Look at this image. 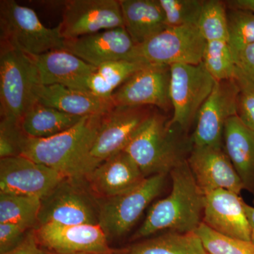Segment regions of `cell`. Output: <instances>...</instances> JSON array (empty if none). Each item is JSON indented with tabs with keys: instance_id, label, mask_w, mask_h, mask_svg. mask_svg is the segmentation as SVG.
I'll use <instances>...</instances> for the list:
<instances>
[{
	"instance_id": "1",
	"label": "cell",
	"mask_w": 254,
	"mask_h": 254,
	"mask_svg": "<svg viewBox=\"0 0 254 254\" xmlns=\"http://www.w3.org/2000/svg\"><path fill=\"white\" fill-rule=\"evenodd\" d=\"M170 174V194L152 205L132 240L146 238L165 230L180 233L195 232L203 222L205 194L197 185L187 159Z\"/></svg>"
},
{
	"instance_id": "2",
	"label": "cell",
	"mask_w": 254,
	"mask_h": 254,
	"mask_svg": "<svg viewBox=\"0 0 254 254\" xmlns=\"http://www.w3.org/2000/svg\"><path fill=\"white\" fill-rule=\"evenodd\" d=\"M104 115L84 117L69 129L50 138L24 137L20 155L54 169L67 178H85L90 152Z\"/></svg>"
},
{
	"instance_id": "3",
	"label": "cell",
	"mask_w": 254,
	"mask_h": 254,
	"mask_svg": "<svg viewBox=\"0 0 254 254\" xmlns=\"http://www.w3.org/2000/svg\"><path fill=\"white\" fill-rule=\"evenodd\" d=\"M170 120L155 111L124 150L145 177L167 175L187 159L186 145L179 136V132L185 131Z\"/></svg>"
},
{
	"instance_id": "4",
	"label": "cell",
	"mask_w": 254,
	"mask_h": 254,
	"mask_svg": "<svg viewBox=\"0 0 254 254\" xmlns=\"http://www.w3.org/2000/svg\"><path fill=\"white\" fill-rule=\"evenodd\" d=\"M0 114L19 125L35 100L40 84L34 58L0 43Z\"/></svg>"
},
{
	"instance_id": "5",
	"label": "cell",
	"mask_w": 254,
	"mask_h": 254,
	"mask_svg": "<svg viewBox=\"0 0 254 254\" xmlns=\"http://www.w3.org/2000/svg\"><path fill=\"white\" fill-rule=\"evenodd\" d=\"M1 43L31 57L64 49V41L57 26L46 27L34 10L13 0L0 1Z\"/></svg>"
},
{
	"instance_id": "6",
	"label": "cell",
	"mask_w": 254,
	"mask_h": 254,
	"mask_svg": "<svg viewBox=\"0 0 254 254\" xmlns=\"http://www.w3.org/2000/svg\"><path fill=\"white\" fill-rule=\"evenodd\" d=\"M206 43L197 26L168 27L144 43L136 45L128 60L162 66L198 64Z\"/></svg>"
},
{
	"instance_id": "7",
	"label": "cell",
	"mask_w": 254,
	"mask_h": 254,
	"mask_svg": "<svg viewBox=\"0 0 254 254\" xmlns=\"http://www.w3.org/2000/svg\"><path fill=\"white\" fill-rule=\"evenodd\" d=\"M166 175L158 174L146 177L126 193L100 200L98 224L107 237L120 238L131 230L145 209L161 193Z\"/></svg>"
},
{
	"instance_id": "8",
	"label": "cell",
	"mask_w": 254,
	"mask_h": 254,
	"mask_svg": "<svg viewBox=\"0 0 254 254\" xmlns=\"http://www.w3.org/2000/svg\"><path fill=\"white\" fill-rule=\"evenodd\" d=\"M216 81L203 64L170 66V97L173 118L170 121L186 131L197 118Z\"/></svg>"
},
{
	"instance_id": "9",
	"label": "cell",
	"mask_w": 254,
	"mask_h": 254,
	"mask_svg": "<svg viewBox=\"0 0 254 254\" xmlns=\"http://www.w3.org/2000/svg\"><path fill=\"white\" fill-rule=\"evenodd\" d=\"M155 111L152 106L115 107L105 113L90 152L87 175L107 159L123 151Z\"/></svg>"
},
{
	"instance_id": "10",
	"label": "cell",
	"mask_w": 254,
	"mask_h": 254,
	"mask_svg": "<svg viewBox=\"0 0 254 254\" xmlns=\"http://www.w3.org/2000/svg\"><path fill=\"white\" fill-rule=\"evenodd\" d=\"M240 90L233 80L216 81L196 118L193 146L223 148L225 124L237 115Z\"/></svg>"
},
{
	"instance_id": "11",
	"label": "cell",
	"mask_w": 254,
	"mask_h": 254,
	"mask_svg": "<svg viewBox=\"0 0 254 254\" xmlns=\"http://www.w3.org/2000/svg\"><path fill=\"white\" fill-rule=\"evenodd\" d=\"M66 178L41 200L39 225L98 224V205L76 181Z\"/></svg>"
},
{
	"instance_id": "12",
	"label": "cell",
	"mask_w": 254,
	"mask_h": 254,
	"mask_svg": "<svg viewBox=\"0 0 254 254\" xmlns=\"http://www.w3.org/2000/svg\"><path fill=\"white\" fill-rule=\"evenodd\" d=\"M64 40L125 27L118 0H70L65 2L63 19L58 25Z\"/></svg>"
},
{
	"instance_id": "13",
	"label": "cell",
	"mask_w": 254,
	"mask_h": 254,
	"mask_svg": "<svg viewBox=\"0 0 254 254\" xmlns=\"http://www.w3.org/2000/svg\"><path fill=\"white\" fill-rule=\"evenodd\" d=\"M66 178L54 169L22 155L0 160V193L42 200Z\"/></svg>"
},
{
	"instance_id": "14",
	"label": "cell",
	"mask_w": 254,
	"mask_h": 254,
	"mask_svg": "<svg viewBox=\"0 0 254 254\" xmlns=\"http://www.w3.org/2000/svg\"><path fill=\"white\" fill-rule=\"evenodd\" d=\"M170 66L145 65L112 95L115 107L152 106L167 112L170 97Z\"/></svg>"
},
{
	"instance_id": "15",
	"label": "cell",
	"mask_w": 254,
	"mask_h": 254,
	"mask_svg": "<svg viewBox=\"0 0 254 254\" xmlns=\"http://www.w3.org/2000/svg\"><path fill=\"white\" fill-rule=\"evenodd\" d=\"M35 232L39 245L52 253L112 254L108 237L99 224H45L37 227Z\"/></svg>"
},
{
	"instance_id": "16",
	"label": "cell",
	"mask_w": 254,
	"mask_h": 254,
	"mask_svg": "<svg viewBox=\"0 0 254 254\" xmlns=\"http://www.w3.org/2000/svg\"><path fill=\"white\" fill-rule=\"evenodd\" d=\"M187 162L197 185L204 194L218 190L240 194L243 184L223 148L192 145Z\"/></svg>"
},
{
	"instance_id": "17",
	"label": "cell",
	"mask_w": 254,
	"mask_h": 254,
	"mask_svg": "<svg viewBox=\"0 0 254 254\" xmlns=\"http://www.w3.org/2000/svg\"><path fill=\"white\" fill-rule=\"evenodd\" d=\"M135 46L125 27L105 30L64 41V50L94 66L128 60Z\"/></svg>"
},
{
	"instance_id": "18",
	"label": "cell",
	"mask_w": 254,
	"mask_h": 254,
	"mask_svg": "<svg viewBox=\"0 0 254 254\" xmlns=\"http://www.w3.org/2000/svg\"><path fill=\"white\" fill-rule=\"evenodd\" d=\"M203 222L222 235L251 241L245 200L232 190H218L205 195Z\"/></svg>"
},
{
	"instance_id": "19",
	"label": "cell",
	"mask_w": 254,
	"mask_h": 254,
	"mask_svg": "<svg viewBox=\"0 0 254 254\" xmlns=\"http://www.w3.org/2000/svg\"><path fill=\"white\" fill-rule=\"evenodd\" d=\"M145 178L141 169L124 150L105 160L85 177L92 193L99 200L126 193Z\"/></svg>"
},
{
	"instance_id": "20",
	"label": "cell",
	"mask_w": 254,
	"mask_h": 254,
	"mask_svg": "<svg viewBox=\"0 0 254 254\" xmlns=\"http://www.w3.org/2000/svg\"><path fill=\"white\" fill-rule=\"evenodd\" d=\"M33 58L40 85H61L89 92L88 81L96 66L64 49L52 50Z\"/></svg>"
},
{
	"instance_id": "21",
	"label": "cell",
	"mask_w": 254,
	"mask_h": 254,
	"mask_svg": "<svg viewBox=\"0 0 254 254\" xmlns=\"http://www.w3.org/2000/svg\"><path fill=\"white\" fill-rule=\"evenodd\" d=\"M35 100L40 104L80 118L103 115L115 108L112 99L61 85H38Z\"/></svg>"
},
{
	"instance_id": "22",
	"label": "cell",
	"mask_w": 254,
	"mask_h": 254,
	"mask_svg": "<svg viewBox=\"0 0 254 254\" xmlns=\"http://www.w3.org/2000/svg\"><path fill=\"white\" fill-rule=\"evenodd\" d=\"M223 149L244 189L254 195V131L245 126L237 115L225 124Z\"/></svg>"
},
{
	"instance_id": "23",
	"label": "cell",
	"mask_w": 254,
	"mask_h": 254,
	"mask_svg": "<svg viewBox=\"0 0 254 254\" xmlns=\"http://www.w3.org/2000/svg\"><path fill=\"white\" fill-rule=\"evenodd\" d=\"M124 26L139 45L168 28L158 0H120Z\"/></svg>"
},
{
	"instance_id": "24",
	"label": "cell",
	"mask_w": 254,
	"mask_h": 254,
	"mask_svg": "<svg viewBox=\"0 0 254 254\" xmlns=\"http://www.w3.org/2000/svg\"><path fill=\"white\" fill-rule=\"evenodd\" d=\"M82 118L35 102L23 115L19 127L26 138H46L69 129Z\"/></svg>"
},
{
	"instance_id": "25",
	"label": "cell",
	"mask_w": 254,
	"mask_h": 254,
	"mask_svg": "<svg viewBox=\"0 0 254 254\" xmlns=\"http://www.w3.org/2000/svg\"><path fill=\"white\" fill-rule=\"evenodd\" d=\"M127 254H208L195 232L168 231L138 242Z\"/></svg>"
},
{
	"instance_id": "26",
	"label": "cell",
	"mask_w": 254,
	"mask_h": 254,
	"mask_svg": "<svg viewBox=\"0 0 254 254\" xmlns=\"http://www.w3.org/2000/svg\"><path fill=\"white\" fill-rule=\"evenodd\" d=\"M145 65L148 64L140 62L120 60L96 66L88 81V91L100 98L111 99L115 91Z\"/></svg>"
},
{
	"instance_id": "27",
	"label": "cell",
	"mask_w": 254,
	"mask_h": 254,
	"mask_svg": "<svg viewBox=\"0 0 254 254\" xmlns=\"http://www.w3.org/2000/svg\"><path fill=\"white\" fill-rule=\"evenodd\" d=\"M41 199L27 195L0 193V223L19 225L27 230L39 225Z\"/></svg>"
},
{
	"instance_id": "28",
	"label": "cell",
	"mask_w": 254,
	"mask_h": 254,
	"mask_svg": "<svg viewBox=\"0 0 254 254\" xmlns=\"http://www.w3.org/2000/svg\"><path fill=\"white\" fill-rule=\"evenodd\" d=\"M227 12L225 1H203L197 27L206 42L228 41Z\"/></svg>"
},
{
	"instance_id": "29",
	"label": "cell",
	"mask_w": 254,
	"mask_h": 254,
	"mask_svg": "<svg viewBox=\"0 0 254 254\" xmlns=\"http://www.w3.org/2000/svg\"><path fill=\"white\" fill-rule=\"evenodd\" d=\"M202 63L216 81L233 78L235 59L227 41L207 42Z\"/></svg>"
},
{
	"instance_id": "30",
	"label": "cell",
	"mask_w": 254,
	"mask_h": 254,
	"mask_svg": "<svg viewBox=\"0 0 254 254\" xmlns=\"http://www.w3.org/2000/svg\"><path fill=\"white\" fill-rule=\"evenodd\" d=\"M208 254H254V244L235 237L226 236L202 222L195 230Z\"/></svg>"
},
{
	"instance_id": "31",
	"label": "cell",
	"mask_w": 254,
	"mask_h": 254,
	"mask_svg": "<svg viewBox=\"0 0 254 254\" xmlns=\"http://www.w3.org/2000/svg\"><path fill=\"white\" fill-rule=\"evenodd\" d=\"M228 43L232 53L254 44V13L227 8Z\"/></svg>"
},
{
	"instance_id": "32",
	"label": "cell",
	"mask_w": 254,
	"mask_h": 254,
	"mask_svg": "<svg viewBox=\"0 0 254 254\" xmlns=\"http://www.w3.org/2000/svg\"><path fill=\"white\" fill-rule=\"evenodd\" d=\"M203 1L200 0H158L168 27L197 26Z\"/></svg>"
},
{
	"instance_id": "33",
	"label": "cell",
	"mask_w": 254,
	"mask_h": 254,
	"mask_svg": "<svg viewBox=\"0 0 254 254\" xmlns=\"http://www.w3.org/2000/svg\"><path fill=\"white\" fill-rule=\"evenodd\" d=\"M233 80L240 91L254 93V44L234 54Z\"/></svg>"
},
{
	"instance_id": "34",
	"label": "cell",
	"mask_w": 254,
	"mask_h": 254,
	"mask_svg": "<svg viewBox=\"0 0 254 254\" xmlns=\"http://www.w3.org/2000/svg\"><path fill=\"white\" fill-rule=\"evenodd\" d=\"M19 125L8 120L0 123V157L1 159L20 155V145L24 138Z\"/></svg>"
},
{
	"instance_id": "35",
	"label": "cell",
	"mask_w": 254,
	"mask_h": 254,
	"mask_svg": "<svg viewBox=\"0 0 254 254\" xmlns=\"http://www.w3.org/2000/svg\"><path fill=\"white\" fill-rule=\"evenodd\" d=\"M29 230L11 223H0V254L12 250L24 239Z\"/></svg>"
},
{
	"instance_id": "36",
	"label": "cell",
	"mask_w": 254,
	"mask_h": 254,
	"mask_svg": "<svg viewBox=\"0 0 254 254\" xmlns=\"http://www.w3.org/2000/svg\"><path fill=\"white\" fill-rule=\"evenodd\" d=\"M237 116L245 126L254 131V93L240 91Z\"/></svg>"
},
{
	"instance_id": "37",
	"label": "cell",
	"mask_w": 254,
	"mask_h": 254,
	"mask_svg": "<svg viewBox=\"0 0 254 254\" xmlns=\"http://www.w3.org/2000/svg\"><path fill=\"white\" fill-rule=\"evenodd\" d=\"M39 246L35 230H31L16 247L3 254H43Z\"/></svg>"
},
{
	"instance_id": "38",
	"label": "cell",
	"mask_w": 254,
	"mask_h": 254,
	"mask_svg": "<svg viewBox=\"0 0 254 254\" xmlns=\"http://www.w3.org/2000/svg\"><path fill=\"white\" fill-rule=\"evenodd\" d=\"M227 8L250 11L254 13V0H230L225 1Z\"/></svg>"
},
{
	"instance_id": "39",
	"label": "cell",
	"mask_w": 254,
	"mask_h": 254,
	"mask_svg": "<svg viewBox=\"0 0 254 254\" xmlns=\"http://www.w3.org/2000/svg\"><path fill=\"white\" fill-rule=\"evenodd\" d=\"M245 210L251 228V241L254 244V206L245 202Z\"/></svg>"
},
{
	"instance_id": "40",
	"label": "cell",
	"mask_w": 254,
	"mask_h": 254,
	"mask_svg": "<svg viewBox=\"0 0 254 254\" xmlns=\"http://www.w3.org/2000/svg\"><path fill=\"white\" fill-rule=\"evenodd\" d=\"M43 254H59L52 253V252H46V251H43ZM112 254L80 253V254Z\"/></svg>"
},
{
	"instance_id": "41",
	"label": "cell",
	"mask_w": 254,
	"mask_h": 254,
	"mask_svg": "<svg viewBox=\"0 0 254 254\" xmlns=\"http://www.w3.org/2000/svg\"><path fill=\"white\" fill-rule=\"evenodd\" d=\"M253 203H254V201H253Z\"/></svg>"
}]
</instances>
